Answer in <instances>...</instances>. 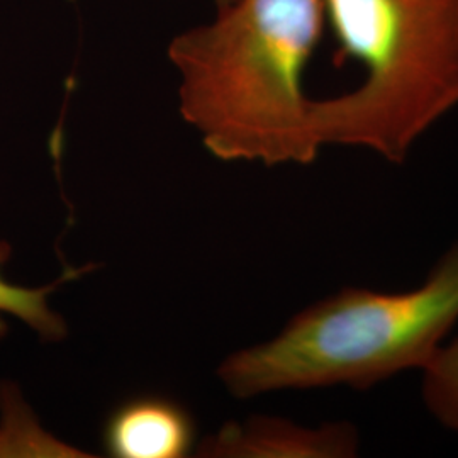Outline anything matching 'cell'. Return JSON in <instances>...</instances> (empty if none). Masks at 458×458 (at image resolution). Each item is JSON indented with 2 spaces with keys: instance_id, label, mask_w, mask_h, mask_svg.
<instances>
[{
  "instance_id": "cell-1",
  "label": "cell",
  "mask_w": 458,
  "mask_h": 458,
  "mask_svg": "<svg viewBox=\"0 0 458 458\" xmlns=\"http://www.w3.org/2000/svg\"><path fill=\"white\" fill-rule=\"evenodd\" d=\"M323 0H234L175 36L181 114L216 158L310 165L321 145L304 73L325 31Z\"/></svg>"
},
{
  "instance_id": "cell-2",
  "label": "cell",
  "mask_w": 458,
  "mask_h": 458,
  "mask_svg": "<svg viewBox=\"0 0 458 458\" xmlns=\"http://www.w3.org/2000/svg\"><path fill=\"white\" fill-rule=\"evenodd\" d=\"M458 321V242L408 293L344 287L297 312L276 338L233 353L217 369L238 399L284 389L367 391L420 369Z\"/></svg>"
},
{
  "instance_id": "cell-3",
  "label": "cell",
  "mask_w": 458,
  "mask_h": 458,
  "mask_svg": "<svg viewBox=\"0 0 458 458\" xmlns=\"http://www.w3.org/2000/svg\"><path fill=\"white\" fill-rule=\"evenodd\" d=\"M338 60L363 77L316 98L321 147L363 148L404 164L418 140L458 107V0H323Z\"/></svg>"
},
{
  "instance_id": "cell-4",
  "label": "cell",
  "mask_w": 458,
  "mask_h": 458,
  "mask_svg": "<svg viewBox=\"0 0 458 458\" xmlns=\"http://www.w3.org/2000/svg\"><path fill=\"white\" fill-rule=\"evenodd\" d=\"M360 450L359 429L352 423L308 428L274 416H253L228 423L199 446L200 457L353 458Z\"/></svg>"
},
{
  "instance_id": "cell-5",
  "label": "cell",
  "mask_w": 458,
  "mask_h": 458,
  "mask_svg": "<svg viewBox=\"0 0 458 458\" xmlns=\"http://www.w3.org/2000/svg\"><path fill=\"white\" fill-rule=\"evenodd\" d=\"M196 442L192 414L179 401L158 394L123 401L102 426V446L109 457H189Z\"/></svg>"
},
{
  "instance_id": "cell-6",
  "label": "cell",
  "mask_w": 458,
  "mask_h": 458,
  "mask_svg": "<svg viewBox=\"0 0 458 458\" xmlns=\"http://www.w3.org/2000/svg\"><path fill=\"white\" fill-rule=\"evenodd\" d=\"M9 257H11V246L5 242H0V340L7 335V329H9L5 316L21 319L45 342L56 344L65 340L68 327L64 316L51 310L49 295L68 280H73L85 272H90L98 265H85L82 268H68L56 282L49 284L47 287L34 289V287L13 284L2 276V265L9 260Z\"/></svg>"
},
{
  "instance_id": "cell-7",
  "label": "cell",
  "mask_w": 458,
  "mask_h": 458,
  "mask_svg": "<svg viewBox=\"0 0 458 458\" xmlns=\"http://www.w3.org/2000/svg\"><path fill=\"white\" fill-rule=\"evenodd\" d=\"M77 450L60 443L38 423L13 382H0V457H73Z\"/></svg>"
},
{
  "instance_id": "cell-8",
  "label": "cell",
  "mask_w": 458,
  "mask_h": 458,
  "mask_svg": "<svg viewBox=\"0 0 458 458\" xmlns=\"http://www.w3.org/2000/svg\"><path fill=\"white\" fill-rule=\"evenodd\" d=\"M421 393L429 414L458 433V338L442 344L423 369Z\"/></svg>"
},
{
  "instance_id": "cell-9",
  "label": "cell",
  "mask_w": 458,
  "mask_h": 458,
  "mask_svg": "<svg viewBox=\"0 0 458 458\" xmlns=\"http://www.w3.org/2000/svg\"><path fill=\"white\" fill-rule=\"evenodd\" d=\"M213 2L216 4L217 9H221V7H226V5H229V4L234 2V0H213Z\"/></svg>"
}]
</instances>
